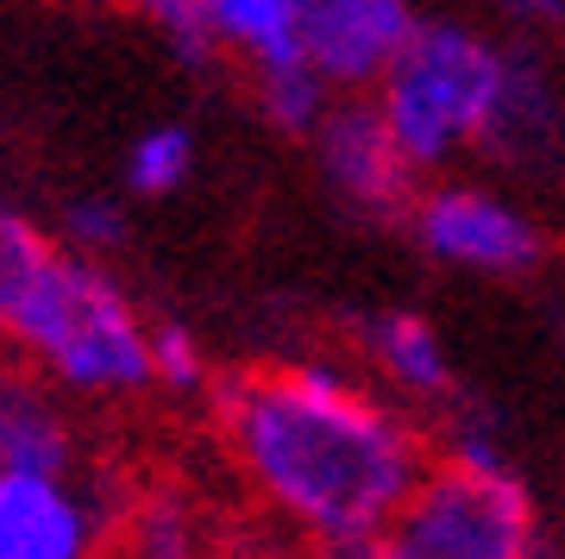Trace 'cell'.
<instances>
[{
	"instance_id": "16",
	"label": "cell",
	"mask_w": 565,
	"mask_h": 559,
	"mask_svg": "<svg viewBox=\"0 0 565 559\" xmlns=\"http://www.w3.org/2000/svg\"><path fill=\"white\" fill-rule=\"evenodd\" d=\"M151 371H158V383H170V390H202L207 359H202V346H195V334L177 327V320L151 327Z\"/></svg>"
},
{
	"instance_id": "17",
	"label": "cell",
	"mask_w": 565,
	"mask_h": 559,
	"mask_svg": "<svg viewBox=\"0 0 565 559\" xmlns=\"http://www.w3.org/2000/svg\"><path fill=\"white\" fill-rule=\"evenodd\" d=\"M63 240L76 245V252H114V245L126 240V214L120 201L107 196H82L63 208Z\"/></svg>"
},
{
	"instance_id": "4",
	"label": "cell",
	"mask_w": 565,
	"mask_h": 559,
	"mask_svg": "<svg viewBox=\"0 0 565 559\" xmlns=\"http://www.w3.org/2000/svg\"><path fill=\"white\" fill-rule=\"evenodd\" d=\"M377 559H534V497L509 465L440 460L377 540Z\"/></svg>"
},
{
	"instance_id": "14",
	"label": "cell",
	"mask_w": 565,
	"mask_h": 559,
	"mask_svg": "<svg viewBox=\"0 0 565 559\" xmlns=\"http://www.w3.org/2000/svg\"><path fill=\"white\" fill-rule=\"evenodd\" d=\"M258 101H264V114H270L282 133H321V120L333 114V107H327V82H321L315 63L258 70Z\"/></svg>"
},
{
	"instance_id": "2",
	"label": "cell",
	"mask_w": 565,
	"mask_h": 559,
	"mask_svg": "<svg viewBox=\"0 0 565 559\" xmlns=\"http://www.w3.org/2000/svg\"><path fill=\"white\" fill-rule=\"evenodd\" d=\"M377 114L415 170L459 158L465 145H522L546 126V95L515 57L465 25H422L377 88Z\"/></svg>"
},
{
	"instance_id": "1",
	"label": "cell",
	"mask_w": 565,
	"mask_h": 559,
	"mask_svg": "<svg viewBox=\"0 0 565 559\" xmlns=\"http://www.w3.org/2000/svg\"><path fill=\"white\" fill-rule=\"evenodd\" d=\"M245 478L333 553L377 547L427 478V446L384 397L327 365L245 371L221 390Z\"/></svg>"
},
{
	"instance_id": "8",
	"label": "cell",
	"mask_w": 565,
	"mask_h": 559,
	"mask_svg": "<svg viewBox=\"0 0 565 559\" xmlns=\"http://www.w3.org/2000/svg\"><path fill=\"white\" fill-rule=\"evenodd\" d=\"M95 535V509L70 478L0 472V559H88Z\"/></svg>"
},
{
	"instance_id": "11",
	"label": "cell",
	"mask_w": 565,
	"mask_h": 559,
	"mask_svg": "<svg viewBox=\"0 0 565 559\" xmlns=\"http://www.w3.org/2000/svg\"><path fill=\"white\" fill-rule=\"evenodd\" d=\"M57 259H63V245L44 233L39 220L0 201V334L13 327L20 302L39 289V277H44Z\"/></svg>"
},
{
	"instance_id": "7",
	"label": "cell",
	"mask_w": 565,
	"mask_h": 559,
	"mask_svg": "<svg viewBox=\"0 0 565 559\" xmlns=\"http://www.w3.org/2000/svg\"><path fill=\"white\" fill-rule=\"evenodd\" d=\"M321 164L327 177H333V189L340 196H352L359 208H371V214H403L415 196V164H408V151L396 145V133L384 126V114L377 107H333L321 120Z\"/></svg>"
},
{
	"instance_id": "6",
	"label": "cell",
	"mask_w": 565,
	"mask_h": 559,
	"mask_svg": "<svg viewBox=\"0 0 565 559\" xmlns=\"http://www.w3.org/2000/svg\"><path fill=\"white\" fill-rule=\"evenodd\" d=\"M415 233L434 259L465 264V271H490V277H515L541 264V233L522 208H509L490 189H434L415 201Z\"/></svg>"
},
{
	"instance_id": "5",
	"label": "cell",
	"mask_w": 565,
	"mask_h": 559,
	"mask_svg": "<svg viewBox=\"0 0 565 559\" xmlns=\"http://www.w3.org/2000/svg\"><path fill=\"white\" fill-rule=\"evenodd\" d=\"M415 32L408 0H302V51L327 88H384Z\"/></svg>"
},
{
	"instance_id": "19",
	"label": "cell",
	"mask_w": 565,
	"mask_h": 559,
	"mask_svg": "<svg viewBox=\"0 0 565 559\" xmlns=\"http://www.w3.org/2000/svg\"><path fill=\"white\" fill-rule=\"evenodd\" d=\"M139 7H145V13H158V7H170V0H139Z\"/></svg>"
},
{
	"instance_id": "18",
	"label": "cell",
	"mask_w": 565,
	"mask_h": 559,
	"mask_svg": "<svg viewBox=\"0 0 565 559\" xmlns=\"http://www.w3.org/2000/svg\"><path fill=\"white\" fill-rule=\"evenodd\" d=\"M20 397H25L20 383L0 378V446H7V428H13V409H20Z\"/></svg>"
},
{
	"instance_id": "13",
	"label": "cell",
	"mask_w": 565,
	"mask_h": 559,
	"mask_svg": "<svg viewBox=\"0 0 565 559\" xmlns=\"http://www.w3.org/2000/svg\"><path fill=\"white\" fill-rule=\"evenodd\" d=\"M195 170V139L189 126H151L139 133V145L126 151V189L132 196H177Z\"/></svg>"
},
{
	"instance_id": "10",
	"label": "cell",
	"mask_w": 565,
	"mask_h": 559,
	"mask_svg": "<svg viewBox=\"0 0 565 559\" xmlns=\"http://www.w3.org/2000/svg\"><path fill=\"white\" fill-rule=\"evenodd\" d=\"M371 352L390 371V383H403L408 397H446L452 390V359L422 315H377L371 320Z\"/></svg>"
},
{
	"instance_id": "15",
	"label": "cell",
	"mask_w": 565,
	"mask_h": 559,
	"mask_svg": "<svg viewBox=\"0 0 565 559\" xmlns=\"http://www.w3.org/2000/svg\"><path fill=\"white\" fill-rule=\"evenodd\" d=\"M132 559H202V540H195L189 509L170 497L145 503L139 521H132Z\"/></svg>"
},
{
	"instance_id": "12",
	"label": "cell",
	"mask_w": 565,
	"mask_h": 559,
	"mask_svg": "<svg viewBox=\"0 0 565 559\" xmlns=\"http://www.w3.org/2000/svg\"><path fill=\"white\" fill-rule=\"evenodd\" d=\"M0 472H44V478L70 472V428L32 390L13 409V428H7V446H0Z\"/></svg>"
},
{
	"instance_id": "3",
	"label": "cell",
	"mask_w": 565,
	"mask_h": 559,
	"mask_svg": "<svg viewBox=\"0 0 565 559\" xmlns=\"http://www.w3.org/2000/svg\"><path fill=\"white\" fill-rule=\"evenodd\" d=\"M7 340L25 346L63 390H82V397L158 383V371H151V327L126 302L120 283L107 277L95 259H82V252H63L44 271L39 289L20 302Z\"/></svg>"
},
{
	"instance_id": "20",
	"label": "cell",
	"mask_w": 565,
	"mask_h": 559,
	"mask_svg": "<svg viewBox=\"0 0 565 559\" xmlns=\"http://www.w3.org/2000/svg\"><path fill=\"white\" fill-rule=\"evenodd\" d=\"M527 7H553V0H527Z\"/></svg>"
},
{
	"instance_id": "9",
	"label": "cell",
	"mask_w": 565,
	"mask_h": 559,
	"mask_svg": "<svg viewBox=\"0 0 565 559\" xmlns=\"http://www.w3.org/2000/svg\"><path fill=\"white\" fill-rule=\"evenodd\" d=\"M214 39L252 57V70L308 63L302 51V0H202Z\"/></svg>"
}]
</instances>
